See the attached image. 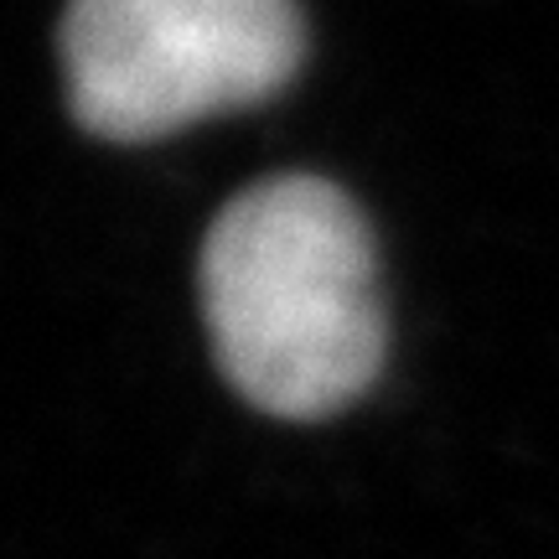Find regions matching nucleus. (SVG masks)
I'll list each match as a JSON object with an SVG mask.
<instances>
[{"instance_id": "f257e3e1", "label": "nucleus", "mask_w": 559, "mask_h": 559, "mask_svg": "<svg viewBox=\"0 0 559 559\" xmlns=\"http://www.w3.org/2000/svg\"><path fill=\"white\" fill-rule=\"evenodd\" d=\"M223 379L275 419H332L383 373L389 321L358 202L321 177H270L223 207L198 260Z\"/></svg>"}, {"instance_id": "f03ea898", "label": "nucleus", "mask_w": 559, "mask_h": 559, "mask_svg": "<svg viewBox=\"0 0 559 559\" xmlns=\"http://www.w3.org/2000/svg\"><path fill=\"white\" fill-rule=\"evenodd\" d=\"M296 62V0H73L62 21L68 99L104 140H160L260 104Z\"/></svg>"}]
</instances>
